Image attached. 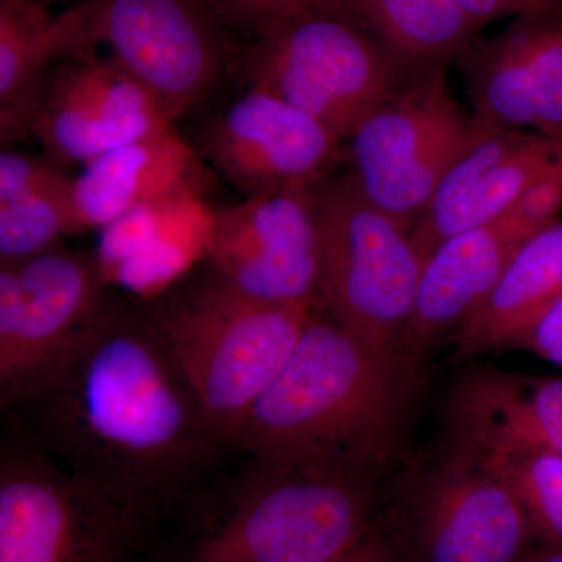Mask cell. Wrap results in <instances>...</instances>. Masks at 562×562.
Wrapping results in <instances>:
<instances>
[{"label":"cell","instance_id":"1","mask_svg":"<svg viewBox=\"0 0 562 562\" xmlns=\"http://www.w3.org/2000/svg\"><path fill=\"white\" fill-rule=\"evenodd\" d=\"M5 430L66 471L166 512L227 449L155 327L144 299H111Z\"/></svg>","mask_w":562,"mask_h":562},{"label":"cell","instance_id":"2","mask_svg":"<svg viewBox=\"0 0 562 562\" xmlns=\"http://www.w3.org/2000/svg\"><path fill=\"white\" fill-rule=\"evenodd\" d=\"M424 386L420 357L366 346L317 305L228 447L373 487L401 452Z\"/></svg>","mask_w":562,"mask_h":562},{"label":"cell","instance_id":"3","mask_svg":"<svg viewBox=\"0 0 562 562\" xmlns=\"http://www.w3.org/2000/svg\"><path fill=\"white\" fill-rule=\"evenodd\" d=\"M373 487L227 447L179 502L195 505L181 562H327L375 524Z\"/></svg>","mask_w":562,"mask_h":562},{"label":"cell","instance_id":"4","mask_svg":"<svg viewBox=\"0 0 562 562\" xmlns=\"http://www.w3.org/2000/svg\"><path fill=\"white\" fill-rule=\"evenodd\" d=\"M144 303L227 447L294 353L317 308L255 301L206 261Z\"/></svg>","mask_w":562,"mask_h":562},{"label":"cell","instance_id":"5","mask_svg":"<svg viewBox=\"0 0 562 562\" xmlns=\"http://www.w3.org/2000/svg\"><path fill=\"white\" fill-rule=\"evenodd\" d=\"M165 513L88 482L3 432L0 562H140Z\"/></svg>","mask_w":562,"mask_h":562},{"label":"cell","instance_id":"6","mask_svg":"<svg viewBox=\"0 0 562 562\" xmlns=\"http://www.w3.org/2000/svg\"><path fill=\"white\" fill-rule=\"evenodd\" d=\"M312 194L317 305L366 346L406 350L422 271L408 228L373 205L350 171L331 173Z\"/></svg>","mask_w":562,"mask_h":562},{"label":"cell","instance_id":"7","mask_svg":"<svg viewBox=\"0 0 562 562\" xmlns=\"http://www.w3.org/2000/svg\"><path fill=\"white\" fill-rule=\"evenodd\" d=\"M258 33L244 60L247 88L310 114L344 143L414 76L341 11L305 9Z\"/></svg>","mask_w":562,"mask_h":562},{"label":"cell","instance_id":"8","mask_svg":"<svg viewBox=\"0 0 562 562\" xmlns=\"http://www.w3.org/2000/svg\"><path fill=\"white\" fill-rule=\"evenodd\" d=\"M113 297L95 255L60 246L0 266V412L54 379Z\"/></svg>","mask_w":562,"mask_h":562},{"label":"cell","instance_id":"9","mask_svg":"<svg viewBox=\"0 0 562 562\" xmlns=\"http://www.w3.org/2000/svg\"><path fill=\"white\" fill-rule=\"evenodd\" d=\"M473 132L472 114L447 87V68L414 74L347 140L351 176L412 232Z\"/></svg>","mask_w":562,"mask_h":562},{"label":"cell","instance_id":"10","mask_svg":"<svg viewBox=\"0 0 562 562\" xmlns=\"http://www.w3.org/2000/svg\"><path fill=\"white\" fill-rule=\"evenodd\" d=\"M375 527L397 562H520L536 539L513 491L457 442L390 527Z\"/></svg>","mask_w":562,"mask_h":562},{"label":"cell","instance_id":"11","mask_svg":"<svg viewBox=\"0 0 562 562\" xmlns=\"http://www.w3.org/2000/svg\"><path fill=\"white\" fill-rule=\"evenodd\" d=\"M80 57L106 44L111 60L155 95L172 121L220 87L225 50L205 0H81Z\"/></svg>","mask_w":562,"mask_h":562},{"label":"cell","instance_id":"12","mask_svg":"<svg viewBox=\"0 0 562 562\" xmlns=\"http://www.w3.org/2000/svg\"><path fill=\"white\" fill-rule=\"evenodd\" d=\"M203 247L211 268L255 301L316 308L319 250L312 188L209 211Z\"/></svg>","mask_w":562,"mask_h":562},{"label":"cell","instance_id":"13","mask_svg":"<svg viewBox=\"0 0 562 562\" xmlns=\"http://www.w3.org/2000/svg\"><path fill=\"white\" fill-rule=\"evenodd\" d=\"M173 127L161 103L111 58L60 60L44 81L29 127L58 165L95 158Z\"/></svg>","mask_w":562,"mask_h":562},{"label":"cell","instance_id":"14","mask_svg":"<svg viewBox=\"0 0 562 562\" xmlns=\"http://www.w3.org/2000/svg\"><path fill=\"white\" fill-rule=\"evenodd\" d=\"M344 140L310 114L247 88L213 117L195 151L246 198L313 188L335 173Z\"/></svg>","mask_w":562,"mask_h":562},{"label":"cell","instance_id":"15","mask_svg":"<svg viewBox=\"0 0 562 562\" xmlns=\"http://www.w3.org/2000/svg\"><path fill=\"white\" fill-rule=\"evenodd\" d=\"M454 65L479 124L562 135V0L476 36Z\"/></svg>","mask_w":562,"mask_h":562},{"label":"cell","instance_id":"16","mask_svg":"<svg viewBox=\"0 0 562 562\" xmlns=\"http://www.w3.org/2000/svg\"><path fill=\"white\" fill-rule=\"evenodd\" d=\"M473 122L475 132L468 147L409 232L422 266L446 239L491 224L513 210L558 147V136Z\"/></svg>","mask_w":562,"mask_h":562},{"label":"cell","instance_id":"17","mask_svg":"<svg viewBox=\"0 0 562 562\" xmlns=\"http://www.w3.org/2000/svg\"><path fill=\"white\" fill-rule=\"evenodd\" d=\"M202 161L173 127L95 158L74 180L76 233L103 231L136 210L198 201L209 183Z\"/></svg>","mask_w":562,"mask_h":562},{"label":"cell","instance_id":"18","mask_svg":"<svg viewBox=\"0 0 562 562\" xmlns=\"http://www.w3.org/2000/svg\"><path fill=\"white\" fill-rule=\"evenodd\" d=\"M502 220L462 232L436 247L422 266L405 347L416 357L457 336L524 246Z\"/></svg>","mask_w":562,"mask_h":562},{"label":"cell","instance_id":"19","mask_svg":"<svg viewBox=\"0 0 562 562\" xmlns=\"http://www.w3.org/2000/svg\"><path fill=\"white\" fill-rule=\"evenodd\" d=\"M447 420L453 441L528 443L562 457V376L473 371L450 391Z\"/></svg>","mask_w":562,"mask_h":562},{"label":"cell","instance_id":"20","mask_svg":"<svg viewBox=\"0 0 562 562\" xmlns=\"http://www.w3.org/2000/svg\"><path fill=\"white\" fill-rule=\"evenodd\" d=\"M80 3L50 13L44 0H0V143L29 136L47 74L80 52Z\"/></svg>","mask_w":562,"mask_h":562},{"label":"cell","instance_id":"21","mask_svg":"<svg viewBox=\"0 0 562 562\" xmlns=\"http://www.w3.org/2000/svg\"><path fill=\"white\" fill-rule=\"evenodd\" d=\"M562 295V220L517 250L494 290L457 335L464 357L524 349Z\"/></svg>","mask_w":562,"mask_h":562},{"label":"cell","instance_id":"22","mask_svg":"<svg viewBox=\"0 0 562 562\" xmlns=\"http://www.w3.org/2000/svg\"><path fill=\"white\" fill-rule=\"evenodd\" d=\"M74 180L57 161L0 154V266L63 246L76 233Z\"/></svg>","mask_w":562,"mask_h":562},{"label":"cell","instance_id":"23","mask_svg":"<svg viewBox=\"0 0 562 562\" xmlns=\"http://www.w3.org/2000/svg\"><path fill=\"white\" fill-rule=\"evenodd\" d=\"M338 10L414 74L447 68L482 31L457 0H338Z\"/></svg>","mask_w":562,"mask_h":562},{"label":"cell","instance_id":"24","mask_svg":"<svg viewBox=\"0 0 562 562\" xmlns=\"http://www.w3.org/2000/svg\"><path fill=\"white\" fill-rule=\"evenodd\" d=\"M457 443L475 453L513 491L536 539L562 546L561 454L519 442Z\"/></svg>","mask_w":562,"mask_h":562},{"label":"cell","instance_id":"25","mask_svg":"<svg viewBox=\"0 0 562 562\" xmlns=\"http://www.w3.org/2000/svg\"><path fill=\"white\" fill-rule=\"evenodd\" d=\"M562 213V135L549 165L522 199L501 220L520 239L528 241L536 233L561 220Z\"/></svg>","mask_w":562,"mask_h":562},{"label":"cell","instance_id":"26","mask_svg":"<svg viewBox=\"0 0 562 562\" xmlns=\"http://www.w3.org/2000/svg\"><path fill=\"white\" fill-rule=\"evenodd\" d=\"M217 20L261 32L266 25L305 9L338 10V0H205Z\"/></svg>","mask_w":562,"mask_h":562},{"label":"cell","instance_id":"27","mask_svg":"<svg viewBox=\"0 0 562 562\" xmlns=\"http://www.w3.org/2000/svg\"><path fill=\"white\" fill-rule=\"evenodd\" d=\"M561 0H457L469 18L475 21L480 29L497 20H514L524 14L536 13L549 9Z\"/></svg>","mask_w":562,"mask_h":562},{"label":"cell","instance_id":"28","mask_svg":"<svg viewBox=\"0 0 562 562\" xmlns=\"http://www.w3.org/2000/svg\"><path fill=\"white\" fill-rule=\"evenodd\" d=\"M524 349L532 351L543 360L562 366V295L531 331Z\"/></svg>","mask_w":562,"mask_h":562},{"label":"cell","instance_id":"29","mask_svg":"<svg viewBox=\"0 0 562 562\" xmlns=\"http://www.w3.org/2000/svg\"><path fill=\"white\" fill-rule=\"evenodd\" d=\"M327 562H397V558L382 532L373 524L371 532L357 547L344 553L342 557Z\"/></svg>","mask_w":562,"mask_h":562},{"label":"cell","instance_id":"30","mask_svg":"<svg viewBox=\"0 0 562 562\" xmlns=\"http://www.w3.org/2000/svg\"><path fill=\"white\" fill-rule=\"evenodd\" d=\"M520 562H562V546L542 543L539 549H532Z\"/></svg>","mask_w":562,"mask_h":562}]
</instances>
